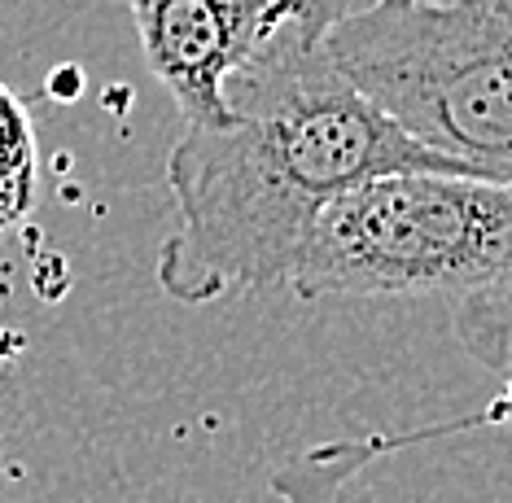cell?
<instances>
[{"instance_id": "cell-4", "label": "cell", "mask_w": 512, "mask_h": 503, "mask_svg": "<svg viewBox=\"0 0 512 503\" xmlns=\"http://www.w3.org/2000/svg\"><path fill=\"white\" fill-rule=\"evenodd\" d=\"M141 31L145 62L184 123L224 119V79L276 35L333 31L355 0H114Z\"/></svg>"}, {"instance_id": "cell-7", "label": "cell", "mask_w": 512, "mask_h": 503, "mask_svg": "<svg viewBox=\"0 0 512 503\" xmlns=\"http://www.w3.org/2000/svg\"><path fill=\"white\" fill-rule=\"evenodd\" d=\"M477 5L491 9V14H495L499 22H504V31L512 35V0H477Z\"/></svg>"}, {"instance_id": "cell-1", "label": "cell", "mask_w": 512, "mask_h": 503, "mask_svg": "<svg viewBox=\"0 0 512 503\" xmlns=\"http://www.w3.org/2000/svg\"><path fill=\"white\" fill-rule=\"evenodd\" d=\"M224 119L184 123L167 158L180 224L158 285L184 307L289 289L320 210L386 171H464L407 136L329 57V31L276 35L224 79Z\"/></svg>"}, {"instance_id": "cell-2", "label": "cell", "mask_w": 512, "mask_h": 503, "mask_svg": "<svg viewBox=\"0 0 512 503\" xmlns=\"http://www.w3.org/2000/svg\"><path fill=\"white\" fill-rule=\"evenodd\" d=\"M499 285H512V184L469 171H386L337 193L289 276L302 302H460Z\"/></svg>"}, {"instance_id": "cell-5", "label": "cell", "mask_w": 512, "mask_h": 503, "mask_svg": "<svg viewBox=\"0 0 512 503\" xmlns=\"http://www.w3.org/2000/svg\"><path fill=\"white\" fill-rule=\"evenodd\" d=\"M451 324H456V337L460 346L469 350L482 368H491L504 390L495 394L491 403L482 407L477 416H464V420H451V425H429V429H412V434H381L377 438V451L386 455L390 447L403 451V447H416V442H429V438H451V434H469V429H499V425H512V285H499V289H482V294H469L460 302H451Z\"/></svg>"}, {"instance_id": "cell-3", "label": "cell", "mask_w": 512, "mask_h": 503, "mask_svg": "<svg viewBox=\"0 0 512 503\" xmlns=\"http://www.w3.org/2000/svg\"><path fill=\"white\" fill-rule=\"evenodd\" d=\"M329 57L407 136L512 184V35L477 0L351 9Z\"/></svg>"}, {"instance_id": "cell-8", "label": "cell", "mask_w": 512, "mask_h": 503, "mask_svg": "<svg viewBox=\"0 0 512 503\" xmlns=\"http://www.w3.org/2000/svg\"><path fill=\"white\" fill-rule=\"evenodd\" d=\"M377 5H416V0H377Z\"/></svg>"}, {"instance_id": "cell-6", "label": "cell", "mask_w": 512, "mask_h": 503, "mask_svg": "<svg viewBox=\"0 0 512 503\" xmlns=\"http://www.w3.org/2000/svg\"><path fill=\"white\" fill-rule=\"evenodd\" d=\"M36 197V136L22 101L0 84V228L18 224Z\"/></svg>"}]
</instances>
